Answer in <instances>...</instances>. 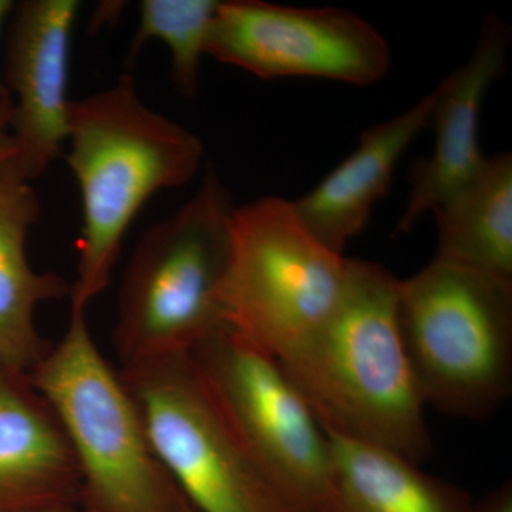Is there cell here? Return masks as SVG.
Wrapping results in <instances>:
<instances>
[{
	"mask_svg": "<svg viewBox=\"0 0 512 512\" xmlns=\"http://www.w3.org/2000/svg\"><path fill=\"white\" fill-rule=\"evenodd\" d=\"M399 285L384 266L348 258L335 311L278 362L323 429L421 464L433 448L400 330Z\"/></svg>",
	"mask_w": 512,
	"mask_h": 512,
	"instance_id": "obj_1",
	"label": "cell"
},
{
	"mask_svg": "<svg viewBox=\"0 0 512 512\" xmlns=\"http://www.w3.org/2000/svg\"><path fill=\"white\" fill-rule=\"evenodd\" d=\"M66 141L83 215L69 298L72 308L87 309L109 286L138 212L157 192L190 183L200 170L204 144L148 107L130 74L72 100Z\"/></svg>",
	"mask_w": 512,
	"mask_h": 512,
	"instance_id": "obj_2",
	"label": "cell"
},
{
	"mask_svg": "<svg viewBox=\"0 0 512 512\" xmlns=\"http://www.w3.org/2000/svg\"><path fill=\"white\" fill-rule=\"evenodd\" d=\"M234 211L227 185L208 167L190 200L141 235L117 298L121 366L192 355L227 329L220 293Z\"/></svg>",
	"mask_w": 512,
	"mask_h": 512,
	"instance_id": "obj_3",
	"label": "cell"
},
{
	"mask_svg": "<svg viewBox=\"0 0 512 512\" xmlns=\"http://www.w3.org/2000/svg\"><path fill=\"white\" fill-rule=\"evenodd\" d=\"M62 424L90 512H188L161 466L119 370L103 356L87 309L70 308L62 339L29 373Z\"/></svg>",
	"mask_w": 512,
	"mask_h": 512,
	"instance_id": "obj_4",
	"label": "cell"
},
{
	"mask_svg": "<svg viewBox=\"0 0 512 512\" xmlns=\"http://www.w3.org/2000/svg\"><path fill=\"white\" fill-rule=\"evenodd\" d=\"M400 330L426 407L493 416L512 390V279L434 258L399 285Z\"/></svg>",
	"mask_w": 512,
	"mask_h": 512,
	"instance_id": "obj_5",
	"label": "cell"
},
{
	"mask_svg": "<svg viewBox=\"0 0 512 512\" xmlns=\"http://www.w3.org/2000/svg\"><path fill=\"white\" fill-rule=\"evenodd\" d=\"M348 258L313 237L292 201L235 207L220 293L229 332L276 360L315 335L335 311Z\"/></svg>",
	"mask_w": 512,
	"mask_h": 512,
	"instance_id": "obj_6",
	"label": "cell"
},
{
	"mask_svg": "<svg viewBox=\"0 0 512 512\" xmlns=\"http://www.w3.org/2000/svg\"><path fill=\"white\" fill-rule=\"evenodd\" d=\"M161 466L195 512H296L248 453L192 355L121 366Z\"/></svg>",
	"mask_w": 512,
	"mask_h": 512,
	"instance_id": "obj_7",
	"label": "cell"
},
{
	"mask_svg": "<svg viewBox=\"0 0 512 512\" xmlns=\"http://www.w3.org/2000/svg\"><path fill=\"white\" fill-rule=\"evenodd\" d=\"M256 466L296 512H322L328 433L274 357L228 329L192 353Z\"/></svg>",
	"mask_w": 512,
	"mask_h": 512,
	"instance_id": "obj_8",
	"label": "cell"
},
{
	"mask_svg": "<svg viewBox=\"0 0 512 512\" xmlns=\"http://www.w3.org/2000/svg\"><path fill=\"white\" fill-rule=\"evenodd\" d=\"M207 56L259 79L311 77L370 86L392 62L386 39L348 9L220 2Z\"/></svg>",
	"mask_w": 512,
	"mask_h": 512,
	"instance_id": "obj_9",
	"label": "cell"
},
{
	"mask_svg": "<svg viewBox=\"0 0 512 512\" xmlns=\"http://www.w3.org/2000/svg\"><path fill=\"white\" fill-rule=\"evenodd\" d=\"M82 3H15L6 36L2 82L12 99L16 167L32 183L60 156L69 130L70 50Z\"/></svg>",
	"mask_w": 512,
	"mask_h": 512,
	"instance_id": "obj_10",
	"label": "cell"
},
{
	"mask_svg": "<svg viewBox=\"0 0 512 512\" xmlns=\"http://www.w3.org/2000/svg\"><path fill=\"white\" fill-rule=\"evenodd\" d=\"M510 40L507 23L488 16L473 55L434 89V148L429 158L413 167L412 190L396 232L412 229L483 164L478 141L481 109L488 90L504 73Z\"/></svg>",
	"mask_w": 512,
	"mask_h": 512,
	"instance_id": "obj_11",
	"label": "cell"
},
{
	"mask_svg": "<svg viewBox=\"0 0 512 512\" xmlns=\"http://www.w3.org/2000/svg\"><path fill=\"white\" fill-rule=\"evenodd\" d=\"M82 478L62 424L29 376L0 370V511L80 505Z\"/></svg>",
	"mask_w": 512,
	"mask_h": 512,
	"instance_id": "obj_12",
	"label": "cell"
},
{
	"mask_svg": "<svg viewBox=\"0 0 512 512\" xmlns=\"http://www.w3.org/2000/svg\"><path fill=\"white\" fill-rule=\"evenodd\" d=\"M434 104L436 90L399 116L366 130L345 161L312 191L292 201L293 210L313 237L343 255L389 190L404 151L429 126Z\"/></svg>",
	"mask_w": 512,
	"mask_h": 512,
	"instance_id": "obj_13",
	"label": "cell"
},
{
	"mask_svg": "<svg viewBox=\"0 0 512 512\" xmlns=\"http://www.w3.org/2000/svg\"><path fill=\"white\" fill-rule=\"evenodd\" d=\"M40 200L13 158L0 163V370L29 376L50 348L36 328L37 306L67 298L72 285L30 265L26 242Z\"/></svg>",
	"mask_w": 512,
	"mask_h": 512,
	"instance_id": "obj_14",
	"label": "cell"
},
{
	"mask_svg": "<svg viewBox=\"0 0 512 512\" xmlns=\"http://www.w3.org/2000/svg\"><path fill=\"white\" fill-rule=\"evenodd\" d=\"M332 476L322 512H468L470 495L387 448L326 431Z\"/></svg>",
	"mask_w": 512,
	"mask_h": 512,
	"instance_id": "obj_15",
	"label": "cell"
},
{
	"mask_svg": "<svg viewBox=\"0 0 512 512\" xmlns=\"http://www.w3.org/2000/svg\"><path fill=\"white\" fill-rule=\"evenodd\" d=\"M436 258L512 279V156L485 157L480 168L433 211Z\"/></svg>",
	"mask_w": 512,
	"mask_h": 512,
	"instance_id": "obj_16",
	"label": "cell"
},
{
	"mask_svg": "<svg viewBox=\"0 0 512 512\" xmlns=\"http://www.w3.org/2000/svg\"><path fill=\"white\" fill-rule=\"evenodd\" d=\"M218 5L217 0H143L128 60L136 62L148 40H160L170 52L174 89L191 99L200 89L201 60Z\"/></svg>",
	"mask_w": 512,
	"mask_h": 512,
	"instance_id": "obj_17",
	"label": "cell"
},
{
	"mask_svg": "<svg viewBox=\"0 0 512 512\" xmlns=\"http://www.w3.org/2000/svg\"><path fill=\"white\" fill-rule=\"evenodd\" d=\"M468 512H512V484L511 481L494 488L481 500L473 501Z\"/></svg>",
	"mask_w": 512,
	"mask_h": 512,
	"instance_id": "obj_18",
	"label": "cell"
},
{
	"mask_svg": "<svg viewBox=\"0 0 512 512\" xmlns=\"http://www.w3.org/2000/svg\"><path fill=\"white\" fill-rule=\"evenodd\" d=\"M12 99L10 96L0 99V163L15 157L16 146L10 133V119H12Z\"/></svg>",
	"mask_w": 512,
	"mask_h": 512,
	"instance_id": "obj_19",
	"label": "cell"
},
{
	"mask_svg": "<svg viewBox=\"0 0 512 512\" xmlns=\"http://www.w3.org/2000/svg\"><path fill=\"white\" fill-rule=\"evenodd\" d=\"M13 8H15V3L10 2V0H0V29H2L5 19L12 13ZM6 96H9V94L3 86L2 76H0V99Z\"/></svg>",
	"mask_w": 512,
	"mask_h": 512,
	"instance_id": "obj_20",
	"label": "cell"
},
{
	"mask_svg": "<svg viewBox=\"0 0 512 512\" xmlns=\"http://www.w3.org/2000/svg\"><path fill=\"white\" fill-rule=\"evenodd\" d=\"M0 512H90L82 505H73V507L55 508V510H43V511H0Z\"/></svg>",
	"mask_w": 512,
	"mask_h": 512,
	"instance_id": "obj_21",
	"label": "cell"
},
{
	"mask_svg": "<svg viewBox=\"0 0 512 512\" xmlns=\"http://www.w3.org/2000/svg\"><path fill=\"white\" fill-rule=\"evenodd\" d=\"M188 512H195L194 510L188 511Z\"/></svg>",
	"mask_w": 512,
	"mask_h": 512,
	"instance_id": "obj_22",
	"label": "cell"
}]
</instances>
